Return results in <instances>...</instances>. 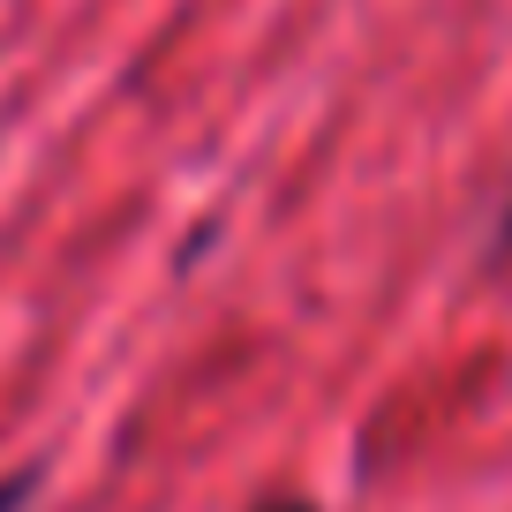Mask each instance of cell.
I'll use <instances>...</instances> for the list:
<instances>
[{
	"label": "cell",
	"mask_w": 512,
	"mask_h": 512,
	"mask_svg": "<svg viewBox=\"0 0 512 512\" xmlns=\"http://www.w3.org/2000/svg\"><path fill=\"white\" fill-rule=\"evenodd\" d=\"M31 490H38V475H31V467H23V475H8V482H0V512H16Z\"/></svg>",
	"instance_id": "obj_1"
},
{
	"label": "cell",
	"mask_w": 512,
	"mask_h": 512,
	"mask_svg": "<svg viewBox=\"0 0 512 512\" xmlns=\"http://www.w3.org/2000/svg\"><path fill=\"white\" fill-rule=\"evenodd\" d=\"M264 512H309V505H264Z\"/></svg>",
	"instance_id": "obj_2"
}]
</instances>
